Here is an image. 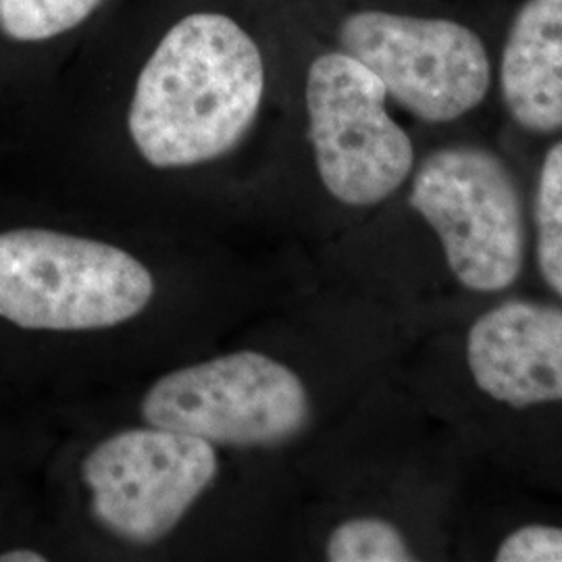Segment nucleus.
I'll return each instance as SVG.
<instances>
[{
    "mask_svg": "<svg viewBox=\"0 0 562 562\" xmlns=\"http://www.w3.org/2000/svg\"><path fill=\"white\" fill-rule=\"evenodd\" d=\"M498 562H562V527L525 525L496 552Z\"/></svg>",
    "mask_w": 562,
    "mask_h": 562,
    "instance_id": "13",
    "label": "nucleus"
},
{
    "mask_svg": "<svg viewBox=\"0 0 562 562\" xmlns=\"http://www.w3.org/2000/svg\"><path fill=\"white\" fill-rule=\"evenodd\" d=\"M533 217L540 273L562 299V140L557 142L543 159Z\"/></svg>",
    "mask_w": 562,
    "mask_h": 562,
    "instance_id": "11",
    "label": "nucleus"
},
{
    "mask_svg": "<svg viewBox=\"0 0 562 562\" xmlns=\"http://www.w3.org/2000/svg\"><path fill=\"white\" fill-rule=\"evenodd\" d=\"M46 557L34 550H9L0 554V562H44Z\"/></svg>",
    "mask_w": 562,
    "mask_h": 562,
    "instance_id": "14",
    "label": "nucleus"
},
{
    "mask_svg": "<svg viewBox=\"0 0 562 562\" xmlns=\"http://www.w3.org/2000/svg\"><path fill=\"white\" fill-rule=\"evenodd\" d=\"M155 278L106 241L23 227L0 234V319L23 329L90 331L138 317Z\"/></svg>",
    "mask_w": 562,
    "mask_h": 562,
    "instance_id": "2",
    "label": "nucleus"
},
{
    "mask_svg": "<svg viewBox=\"0 0 562 562\" xmlns=\"http://www.w3.org/2000/svg\"><path fill=\"white\" fill-rule=\"evenodd\" d=\"M408 202L438 234L448 267L464 288L494 294L519 280L521 194L498 155L480 146L431 153L415 173Z\"/></svg>",
    "mask_w": 562,
    "mask_h": 562,
    "instance_id": "3",
    "label": "nucleus"
},
{
    "mask_svg": "<svg viewBox=\"0 0 562 562\" xmlns=\"http://www.w3.org/2000/svg\"><path fill=\"white\" fill-rule=\"evenodd\" d=\"M385 101L382 80L344 50L325 53L308 67V138L323 186L336 201L378 204L413 171V142Z\"/></svg>",
    "mask_w": 562,
    "mask_h": 562,
    "instance_id": "5",
    "label": "nucleus"
},
{
    "mask_svg": "<svg viewBox=\"0 0 562 562\" xmlns=\"http://www.w3.org/2000/svg\"><path fill=\"white\" fill-rule=\"evenodd\" d=\"M338 41L382 80L387 97L427 123L467 115L492 86L485 44L459 21L359 11L341 21Z\"/></svg>",
    "mask_w": 562,
    "mask_h": 562,
    "instance_id": "6",
    "label": "nucleus"
},
{
    "mask_svg": "<svg viewBox=\"0 0 562 562\" xmlns=\"http://www.w3.org/2000/svg\"><path fill=\"white\" fill-rule=\"evenodd\" d=\"M501 90L522 130H562V0L522 2L504 42Z\"/></svg>",
    "mask_w": 562,
    "mask_h": 562,
    "instance_id": "9",
    "label": "nucleus"
},
{
    "mask_svg": "<svg viewBox=\"0 0 562 562\" xmlns=\"http://www.w3.org/2000/svg\"><path fill=\"white\" fill-rule=\"evenodd\" d=\"M217 471L213 443L157 425L113 434L81 462L94 519L136 546L167 538Z\"/></svg>",
    "mask_w": 562,
    "mask_h": 562,
    "instance_id": "7",
    "label": "nucleus"
},
{
    "mask_svg": "<svg viewBox=\"0 0 562 562\" xmlns=\"http://www.w3.org/2000/svg\"><path fill=\"white\" fill-rule=\"evenodd\" d=\"M265 92L259 46L232 18L178 21L142 67L127 115L142 159L194 167L234 150L257 120Z\"/></svg>",
    "mask_w": 562,
    "mask_h": 562,
    "instance_id": "1",
    "label": "nucleus"
},
{
    "mask_svg": "<svg viewBox=\"0 0 562 562\" xmlns=\"http://www.w3.org/2000/svg\"><path fill=\"white\" fill-rule=\"evenodd\" d=\"M102 0H0V32L18 42L60 36L88 20Z\"/></svg>",
    "mask_w": 562,
    "mask_h": 562,
    "instance_id": "10",
    "label": "nucleus"
},
{
    "mask_svg": "<svg viewBox=\"0 0 562 562\" xmlns=\"http://www.w3.org/2000/svg\"><path fill=\"white\" fill-rule=\"evenodd\" d=\"M331 562L415 561L401 529L385 519L359 517L338 525L325 546Z\"/></svg>",
    "mask_w": 562,
    "mask_h": 562,
    "instance_id": "12",
    "label": "nucleus"
},
{
    "mask_svg": "<svg viewBox=\"0 0 562 562\" xmlns=\"http://www.w3.org/2000/svg\"><path fill=\"white\" fill-rule=\"evenodd\" d=\"M467 362L483 394L515 408L562 402V308L508 301L467 336Z\"/></svg>",
    "mask_w": 562,
    "mask_h": 562,
    "instance_id": "8",
    "label": "nucleus"
},
{
    "mask_svg": "<svg viewBox=\"0 0 562 562\" xmlns=\"http://www.w3.org/2000/svg\"><path fill=\"white\" fill-rule=\"evenodd\" d=\"M140 411L148 425L234 448L281 446L311 423V398L301 378L252 350L162 375L142 398Z\"/></svg>",
    "mask_w": 562,
    "mask_h": 562,
    "instance_id": "4",
    "label": "nucleus"
}]
</instances>
